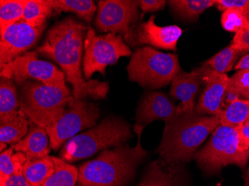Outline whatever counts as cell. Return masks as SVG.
Listing matches in <instances>:
<instances>
[{
    "mask_svg": "<svg viewBox=\"0 0 249 186\" xmlns=\"http://www.w3.org/2000/svg\"><path fill=\"white\" fill-rule=\"evenodd\" d=\"M88 30V27L73 17L65 18L48 31L44 43L37 50V53L53 60L61 67L66 81L72 85L75 100L88 96L106 99L109 91L107 82L87 81L82 74V53Z\"/></svg>",
    "mask_w": 249,
    "mask_h": 186,
    "instance_id": "cell-1",
    "label": "cell"
},
{
    "mask_svg": "<svg viewBox=\"0 0 249 186\" xmlns=\"http://www.w3.org/2000/svg\"><path fill=\"white\" fill-rule=\"evenodd\" d=\"M30 186V185L29 184V183H27V182H26V183H24V184L22 185V186Z\"/></svg>",
    "mask_w": 249,
    "mask_h": 186,
    "instance_id": "cell-41",
    "label": "cell"
},
{
    "mask_svg": "<svg viewBox=\"0 0 249 186\" xmlns=\"http://www.w3.org/2000/svg\"><path fill=\"white\" fill-rule=\"evenodd\" d=\"M179 106H176L166 95L160 92H146L136 112L134 131H142L152 121L162 120L165 124L178 118Z\"/></svg>",
    "mask_w": 249,
    "mask_h": 186,
    "instance_id": "cell-13",
    "label": "cell"
},
{
    "mask_svg": "<svg viewBox=\"0 0 249 186\" xmlns=\"http://www.w3.org/2000/svg\"><path fill=\"white\" fill-rule=\"evenodd\" d=\"M241 54L230 45L203 63L202 67H208L219 74H226L233 68Z\"/></svg>",
    "mask_w": 249,
    "mask_h": 186,
    "instance_id": "cell-28",
    "label": "cell"
},
{
    "mask_svg": "<svg viewBox=\"0 0 249 186\" xmlns=\"http://www.w3.org/2000/svg\"><path fill=\"white\" fill-rule=\"evenodd\" d=\"M142 131H138V144L134 148L121 145L106 150L93 160L78 169L80 186H124L133 177L137 168L147 155L141 144Z\"/></svg>",
    "mask_w": 249,
    "mask_h": 186,
    "instance_id": "cell-2",
    "label": "cell"
},
{
    "mask_svg": "<svg viewBox=\"0 0 249 186\" xmlns=\"http://www.w3.org/2000/svg\"><path fill=\"white\" fill-rule=\"evenodd\" d=\"M54 172L42 186H75L78 169L59 157L53 156Z\"/></svg>",
    "mask_w": 249,
    "mask_h": 186,
    "instance_id": "cell-26",
    "label": "cell"
},
{
    "mask_svg": "<svg viewBox=\"0 0 249 186\" xmlns=\"http://www.w3.org/2000/svg\"><path fill=\"white\" fill-rule=\"evenodd\" d=\"M131 54L132 52L123 36L113 33L98 36L94 29L88 28L82 62L84 76L87 81H89L95 72L105 75L107 66L116 64L120 57Z\"/></svg>",
    "mask_w": 249,
    "mask_h": 186,
    "instance_id": "cell-8",
    "label": "cell"
},
{
    "mask_svg": "<svg viewBox=\"0 0 249 186\" xmlns=\"http://www.w3.org/2000/svg\"><path fill=\"white\" fill-rule=\"evenodd\" d=\"M7 144L4 143V142H0V151H1V153L3 152L4 151H5V148H6Z\"/></svg>",
    "mask_w": 249,
    "mask_h": 186,
    "instance_id": "cell-40",
    "label": "cell"
},
{
    "mask_svg": "<svg viewBox=\"0 0 249 186\" xmlns=\"http://www.w3.org/2000/svg\"><path fill=\"white\" fill-rule=\"evenodd\" d=\"M244 186H249V170H248L246 178H245Z\"/></svg>",
    "mask_w": 249,
    "mask_h": 186,
    "instance_id": "cell-39",
    "label": "cell"
},
{
    "mask_svg": "<svg viewBox=\"0 0 249 186\" xmlns=\"http://www.w3.org/2000/svg\"><path fill=\"white\" fill-rule=\"evenodd\" d=\"M234 69L239 71L249 69V54L242 57L241 59L235 65Z\"/></svg>",
    "mask_w": 249,
    "mask_h": 186,
    "instance_id": "cell-37",
    "label": "cell"
},
{
    "mask_svg": "<svg viewBox=\"0 0 249 186\" xmlns=\"http://www.w3.org/2000/svg\"><path fill=\"white\" fill-rule=\"evenodd\" d=\"M180 70L178 55L165 54L150 46L137 49L127 67L130 81L150 89L167 86Z\"/></svg>",
    "mask_w": 249,
    "mask_h": 186,
    "instance_id": "cell-7",
    "label": "cell"
},
{
    "mask_svg": "<svg viewBox=\"0 0 249 186\" xmlns=\"http://www.w3.org/2000/svg\"><path fill=\"white\" fill-rule=\"evenodd\" d=\"M99 116L97 106L84 99H74L59 118L45 129L50 138V147L57 151L82 130L95 127Z\"/></svg>",
    "mask_w": 249,
    "mask_h": 186,
    "instance_id": "cell-10",
    "label": "cell"
},
{
    "mask_svg": "<svg viewBox=\"0 0 249 186\" xmlns=\"http://www.w3.org/2000/svg\"><path fill=\"white\" fill-rule=\"evenodd\" d=\"M155 17L152 15L146 22L140 23L134 31L135 45L147 44L155 48L176 51L177 43L182 30L178 26H159L155 22Z\"/></svg>",
    "mask_w": 249,
    "mask_h": 186,
    "instance_id": "cell-15",
    "label": "cell"
},
{
    "mask_svg": "<svg viewBox=\"0 0 249 186\" xmlns=\"http://www.w3.org/2000/svg\"><path fill=\"white\" fill-rule=\"evenodd\" d=\"M54 172L53 156H47L36 160L26 161L22 173L31 186H42Z\"/></svg>",
    "mask_w": 249,
    "mask_h": 186,
    "instance_id": "cell-19",
    "label": "cell"
},
{
    "mask_svg": "<svg viewBox=\"0 0 249 186\" xmlns=\"http://www.w3.org/2000/svg\"><path fill=\"white\" fill-rule=\"evenodd\" d=\"M206 68L201 67L190 72L180 71L172 81L170 94L180 101V114L195 115V99L201 85L205 84Z\"/></svg>",
    "mask_w": 249,
    "mask_h": 186,
    "instance_id": "cell-16",
    "label": "cell"
},
{
    "mask_svg": "<svg viewBox=\"0 0 249 186\" xmlns=\"http://www.w3.org/2000/svg\"><path fill=\"white\" fill-rule=\"evenodd\" d=\"M138 8V1L132 0L99 1L95 26L100 32L123 36L128 44L135 46L134 35L139 17Z\"/></svg>",
    "mask_w": 249,
    "mask_h": 186,
    "instance_id": "cell-9",
    "label": "cell"
},
{
    "mask_svg": "<svg viewBox=\"0 0 249 186\" xmlns=\"http://www.w3.org/2000/svg\"><path fill=\"white\" fill-rule=\"evenodd\" d=\"M236 128L241 141L243 142L249 139V118Z\"/></svg>",
    "mask_w": 249,
    "mask_h": 186,
    "instance_id": "cell-36",
    "label": "cell"
},
{
    "mask_svg": "<svg viewBox=\"0 0 249 186\" xmlns=\"http://www.w3.org/2000/svg\"><path fill=\"white\" fill-rule=\"evenodd\" d=\"M22 110L17 116L0 122V142L18 143L26 136L30 121Z\"/></svg>",
    "mask_w": 249,
    "mask_h": 186,
    "instance_id": "cell-21",
    "label": "cell"
},
{
    "mask_svg": "<svg viewBox=\"0 0 249 186\" xmlns=\"http://www.w3.org/2000/svg\"><path fill=\"white\" fill-rule=\"evenodd\" d=\"M180 162H167L157 159L149 165L145 177L138 186H180L182 177Z\"/></svg>",
    "mask_w": 249,
    "mask_h": 186,
    "instance_id": "cell-17",
    "label": "cell"
},
{
    "mask_svg": "<svg viewBox=\"0 0 249 186\" xmlns=\"http://www.w3.org/2000/svg\"><path fill=\"white\" fill-rule=\"evenodd\" d=\"M217 117L220 125L238 127L249 118V100L238 99L225 105Z\"/></svg>",
    "mask_w": 249,
    "mask_h": 186,
    "instance_id": "cell-24",
    "label": "cell"
},
{
    "mask_svg": "<svg viewBox=\"0 0 249 186\" xmlns=\"http://www.w3.org/2000/svg\"><path fill=\"white\" fill-rule=\"evenodd\" d=\"M168 2L178 17L195 22L205 10L216 4V0H170Z\"/></svg>",
    "mask_w": 249,
    "mask_h": 186,
    "instance_id": "cell-22",
    "label": "cell"
},
{
    "mask_svg": "<svg viewBox=\"0 0 249 186\" xmlns=\"http://www.w3.org/2000/svg\"><path fill=\"white\" fill-rule=\"evenodd\" d=\"M43 27H33L23 20L0 32V67L3 68L37 43Z\"/></svg>",
    "mask_w": 249,
    "mask_h": 186,
    "instance_id": "cell-12",
    "label": "cell"
},
{
    "mask_svg": "<svg viewBox=\"0 0 249 186\" xmlns=\"http://www.w3.org/2000/svg\"><path fill=\"white\" fill-rule=\"evenodd\" d=\"M221 24L225 31L236 34L249 28V19L246 14L240 10H225L221 17Z\"/></svg>",
    "mask_w": 249,
    "mask_h": 186,
    "instance_id": "cell-29",
    "label": "cell"
},
{
    "mask_svg": "<svg viewBox=\"0 0 249 186\" xmlns=\"http://www.w3.org/2000/svg\"><path fill=\"white\" fill-rule=\"evenodd\" d=\"M28 0L0 1V32L22 20Z\"/></svg>",
    "mask_w": 249,
    "mask_h": 186,
    "instance_id": "cell-27",
    "label": "cell"
},
{
    "mask_svg": "<svg viewBox=\"0 0 249 186\" xmlns=\"http://www.w3.org/2000/svg\"><path fill=\"white\" fill-rule=\"evenodd\" d=\"M50 2L57 13L71 12L88 22H91L96 10L92 0H50Z\"/></svg>",
    "mask_w": 249,
    "mask_h": 186,
    "instance_id": "cell-23",
    "label": "cell"
},
{
    "mask_svg": "<svg viewBox=\"0 0 249 186\" xmlns=\"http://www.w3.org/2000/svg\"><path fill=\"white\" fill-rule=\"evenodd\" d=\"M74 101L68 88L28 81L21 85L20 110L29 120L46 129Z\"/></svg>",
    "mask_w": 249,
    "mask_h": 186,
    "instance_id": "cell-4",
    "label": "cell"
},
{
    "mask_svg": "<svg viewBox=\"0 0 249 186\" xmlns=\"http://www.w3.org/2000/svg\"><path fill=\"white\" fill-rule=\"evenodd\" d=\"M194 159L208 173H217L229 165L244 169L249 161V151L242 146L236 127L219 124L207 145L196 152Z\"/></svg>",
    "mask_w": 249,
    "mask_h": 186,
    "instance_id": "cell-6",
    "label": "cell"
},
{
    "mask_svg": "<svg viewBox=\"0 0 249 186\" xmlns=\"http://www.w3.org/2000/svg\"><path fill=\"white\" fill-rule=\"evenodd\" d=\"M215 5L219 11L236 9L243 11L246 15L249 14V0H216Z\"/></svg>",
    "mask_w": 249,
    "mask_h": 186,
    "instance_id": "cell-32",
    "label": "cell"
},
{
    "mask_svg": "<svg viewBox=\"0 0 249 186\" xmlns=\"http://www.w3.org/2000/svg\"><path fill=\"white\" fill-rule=\"evenodd\" d=\"M129 124L115 116H108L98 125L67 141L59 158L73 162L93 156L99 151L123 145L131 136Z\"/></svg>",
    "mask_w": 249,
    "mask_h": 186,
    "instance_id": "cell-5",
    "label": "cell"
},
{
    "mask_svg": "<svg viewBox=\"0 0 249 186\" xmlns=\"http://www.w3.org/2000/svg\"><path fill=\"white\" fill-rule=\"evenodd\" d=\"M238 99H242L240 95L238 94V92H236V89L233 88V86L230 83H229L227 89L225 92L224 107L225 105H228L229 103H232V102L238 100Z\"/></svg>",
    "mask_w": 249,
    "mask_h": 186,
    "instance_id": "cell-35",
    "label": "cell"
},
{
    "mask_svg": "<svg viewBox=\"0 0 249 186\" xmlns=\"http://www.w3.org/2000/svg\"><path fill=\"white\" fill-rule=\"evenodd\" d=\"M1 78L13 80L19 85L36 80L45 85L67 88L64 72L52 63L38 59L36 51L22 54L1 68Z\"/></svg>",
    "mask_w": 249,
    "mask_h": 186,
    "instance_id": "cell-11",
    "label": "cell"
},
{
    "mask_svg": "<svg viewBox=\"0 0 249 186\" xmlns=\"http://www.w3.org/2000/svg\"><path fill=\"white\" fill-rule=\"evenodd\" d=\"M231 46L242 53L249 51V28L236 32Z\"/></svg>",
    "mask_w": 249,
    "mask_h": 186,
    "instance_id": "cell-33",
    "label": "cell"
},
{
    "mask_svg": "<svg viewBox=\"0 0 249 186\" xmlns=\"http://www.w3.org/2000/svg\"><path fill=\"white\" fill-rule=\"evenodd\" d=\"M242 146L243 147L244 149L247 150V151H249V139L246 141H241Z\"/></svg>",
    "mask_w": 249,
    "mask_h": 186,
    "instance_id": "cell-38",
    "label": "cell"
},
{
    "mask_svg": "<svg viewBox=\"0 0 249 186\" xmlns=\"http://www.w3.org/2000/svg\"><path fill=\"white\" fill-rule=\"evenodd\" d=\"M20 112V101L13 80L1 78L0 81V122Z\"/></svg>",
    "mask_w": 249,
    "mask_h": 186,
    "instance_id": "cell-20",
    "label": "cell"
},
{
    "mask_svg": "<svg viewBox=\"0 0 249 186\" xmlns=\"http://www.w3.org/2000/svg\"><path fill=\"white\" fill-rule=\"evenodd\" d=\"M205 87L196 106V112L200 116H218L224 107V99L230 78L227 74H219L205 67Z\"/></svg>",
    "mask_w": 249,
    "mask_h": 186,
    "instance_id": "cell-14",
    "label": "cell"
},
{
    "mask_svg": "<svg viewBox=\"0 0 249 186\" xmlns=\"http://www.w3.org/2000/svg\"><path fill=\"white\" fill-rule=\"evenodd\" d=\"M247 17H248V18H249V15H247Z\"/></svg>",
    "mask_w": 249,
    "mask_h": 186,
    "instance_id": "cell-42",
    "label": "cell"
},
{
    "mask_svg": "<svg viewBox=\"0 0 249 186\" xmlns=\"http://www.w3.org/2000/svg\"><path fill=\"white\" fill-rule=\"evenodd\" d=\"M12 148L17 152L24 153L27 161H32L49 156L51 147L46 130L30 121V127L26 136L12 145Z\"/></svg>",
    "mask_w": 249,
    "mask_h": 186,
    "instance_id": "cell-18",
    "label": "cell"
},
{
    "mask_svg": "<svg viewBox=\"0 0 249 186\" xmlns=\"http://www.w3.org/2000/svg\"><path fill=\"white\" fill-rule=\"evenodd\" d=\"M14 151L11 147L0 155V183L6 181L16 171V157Z\"/></svg>",
    "mask_w": 249,
    "mask_h": 186,
    "instance_id": "cell-30",
    "label": "cell"
},
{
    "mask_svg": "<svg viewBox=\"0 0 249 186\" xmlns=\"http://www.w3.org/2000/svg\"><path fill=\"white\" fill-rule=\"evenodd\" d=\"M138 2L139 8L142 9L143 13H147L163 10L166 2L164 0H141Z\"/></svg>",
    "mask_w": 249,
    "mask_h": 186,
    "instance_id": "cell-34",
    "label": "cell"
},
{
    "mask_svg": "<svg viewBox=\"0 0 249 186\" xmlns=\"http://www.w3.org/2000/svg\"><path fill=\"white\" fill-rule=\"evenodd\" d=\"M53 11L50 0H29L25 7L22 20L33 27H43Z\"/></svg>",
    "mask_w": 249,
    "mask_h": 186,
    "instance_id": "cell-25",
    "label": "cell"
},
{
    "mask_svg": "<svg viewBox=\"0 0 249 186\" xmlns=\"http://www.w3.org/2000/svg\"><path fill=\"white\" fill-rule=\"evenodd\" d=\"M219 125L217 116L181 115L165 124L160 146V158L167 162H189L210 134Z\"/></svg>",
    "mask_w": 249,
    "mask_h": 186,
    "instance_id": "cell-3",
    "label": "cell"
},
{
    "mask_svg": "<svg viewBox=\"0 0 249 186\" xmlns=\"http://www.w3.org/2000/svg\"><path fill=\"white\" fill-rule=\"evenodd\" d=\"M229 83L238 92L242 99L249 100V69H243L235 73Z\"/></svg>",
    "mask_w": 249,
    "mask_h": 186,
    "instance_id": "cell-31",
    "label": "cell"
}]
</instances>
